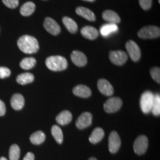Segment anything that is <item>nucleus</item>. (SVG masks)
<instances>
[{
    "mask_svg": "<svg viewBox=\"0 0 160 160\" xmlns=\"http://www.w3.org/2000/svg\"><path fill=\"white\" fill-rule=\"evenodd\" d=\"M20 155V149L19 147L14 144L11 146L9 151L10 160H18Z\"/></svg>",
    "mask_w": 160,
    "mask_h": 160,
    "instance_id": "obj_28",
    "label": "nucleus"
},
{
    "mask_svg": "<svg viewBox=\"0 0 160 160\" xmlns=\"http://www.w3.org/2000/svg\"><path fill=\"white\" fill-rule=\"evenodd\" d=\"M104 137V132L102 128H97L94 129L92 132L90 137L89 138V141L92 143H98L100 142Z\"/></svg>",
    "mask_w": 160,
    "mask_h": 160,
    "instance_id": "obj_21",
    "label": "nucleus"
},
{
    "mask_svg": "<svg viewBox=\"0 0 160 160\" xmlns=\"http://www.w3.org/2000/svg\"><path fill=\"white\" fill-rule=\"evenodd\" d=\"M34 79L33 75L29 72H26L17 76V82L21 85H26L34 81Z\"/></svg>",
    "mask_w": 160,
    "mask_h": 160,
    "instance_id": "obj_24",
    "label": "nucleus"
},
{
    "mask_svg": "<svg viewBox=\"0 0 160 160\" xmlns=\"http://www.w3.org/2000/svg\"><path fill=\"white\" fill-rule=\"evenodd\" d=\"M36 63V59L33 57L25 58L20 63V67L23 69L28 70L33 68Z\"/></svg>",
    "mask_w": 160,
    "mask_h": 160,
    "instance_id": "obj_26",
    "label": "nucleus"
},
{
    "mask_svg": "<svg viewBox=\"0 0 160 160\" xmlns=\"http://www.w3.org/2000/svg\"><path fill=\"white\" fill-rule=\"evenodd\" d=\"M23 160H34V155L32 152H28L24 157Z\"/></svg>",
    "mask_w": 160,
    "mask_h": 160,
    "instance_id": "obj_35",
    "label": "nucleus"
},
{
    "mask_svg": "<svg viewBox=\"0 0 160 160\" xmlns=\"http://www.w3.org/2000/svg\"><path fill=\"white\" fill-rule=\"evenodd\" d=\"M154 94L150 91H146L142 94L140 99V106L143 113L147 114L151 112Z\"/></svg>",
    "mask_w": 160,
    "mask_h": 160,
    "instance_id": "obj_3",
    "label": "nucleus"
},
{
    "mask_svg": "<svg viewBox=\"0 0 160 160\" xmlns=\"http://www.w3.org/2000/svg\"><path fill=\"white\" fill-rule=\"evenodd\" d=\"M150 74L152 79L157 82H160V69L158 67H154L150 70Z\"/></svg>",
    "mask_w": 160,
    "mask_h": 160,
    "instance_id": "obj_30",
    "label": "nucleus"
},
{
    "mask_svg": "<svg viewBox=\"0 0 160 160\" xmlns=\"http://www.w3.org/2000/svg\"><path fill=\"white\" fill-rule=\"evenodd\" d=\"M17 45L22 51L28 54L36 53L39 49L38 40L32 36L24 35L17 41Z\"/></svg>",
    "mask_w": 160,
    "mask_h": 160,
    "instance_id": "obj_1",
    "label": "nucleus"
},
{
    "mask_svg": "<svg viewBox=\"0 0 160 160\" xmlns=\"http://www.w3.org/2000/svg\"><path fill=\"white\" fill-rule=\"evenodd\" d=\"M122 100L119 97H112L104 104V109L107 113H111L118 111L122 106Z\"/></svg>",
    "mask_w": 160,
    "mask_h": 160,
    "instance_id": "obj_7",
    "label": "nucleus"
},
{
    "mask_svg": "<svg viewBox=\"0 0 160 160\" xmlns=\"http://www.w3.org/2000/svg\"><path fill=\"white\" fill-rule=\"evenodd\" d=\"M72 119V115L68 110H64L58 114L56 120L58 124L61 125H65L69 123Z\"/></svg>",
    "mask_w": 160,
    "mask_h": 160,
    "instance_id": "obj_19",
    "label": "nucleus"
},
{
    "mask_svg": "<svg viewBox=\"0 0 160 160\" xmlns=\"http://www.w3.org/2000/svg\"><path fill=\"white\" fill-rule=\"evenodd\" d=\"M45 134L40 131L34 132L30 138L31 142L34 145H39L43 143L45 141Z\"/></svg>",
    "mask_w": 160,
    "mask_h": 160,
    "instance_id": "obj_25",
    "label": "nucleus"
},
{
    "mask_svg": "<svg viewBox=\"0 0 160 160\" xmlns=\"http://www.w3.org/2000/svg\"><path fill=\"white\" fill-rule=\"evenodd\" d=\"M83 1H88V2H93L95 0H83Z\"/></svg>",
    "mask_w": 160,
    "mask_h": 160,
    "instance_id": "obj_38",
    "label": "nucleus"
},
{
    "mask_svg": "<svg viewBox=\"0 0 160 160\" xmlns=\"http://www.w3.org/2000/svg\"><path fill=\"white\" fill-rule=\"evenodd\" d=\"M46 67L53 71L65 70L68 67L67 60L61 56H51L46 59Z\"/></svg>",
    "mask_w": 160,
    "mask_h": 160,
    "instance_id": "obj_2",
    "label": "nucleus"
},
{
    "mask_svg": "<svg viewBox=\"0 0 160 160\" xmlns=\"http://www.w3.org/2000/svg\"><path fill=\"white\" fill-rule=\"evenodd\" d=\"M62 22L66 29L71 33H75L78 30V25L74 20L68 17H64L62 18Z\"/></svg>",
    "mask_w": 160,
    "mask_h": 160,
    "instance_id": "obj_23",
    "label": "nucleus"
},
{
    "mask_svg": "<svg viewBox=\"0 0 160 160\" xmlns=\"http://www.w3.org/2000/svg\"><path fill=\"white\" fill-rule=\"evenodd\" d=\"M81 34L86 39L94 40L98 36V32L95 28L87 26L81 29Z\"/></svg>",
    "mask_w": 160,
    "mask_h": 160,
    "instance_id": "obj_14",
    "label": "nucleus"
},
{
    "mask_svg": "<svg viewBox=\"0 0 160 160\" xmlns=\"http://www.w3.org/2000/svg\"><path fill=\"white\" fill-rule=\"evenodd\" d=\"M11 74L10 69L7 67H0V78H5L9 77Z\"/></svg>",
    "mask_w": 160,
    "mask_h": 160,
    "instance_id": "obj_33",
    "label": "nucleus"
},
{
    "mask_svg": "<svg viewBox=\"0 0 160 160\" xmlns=\"http://www.w3.org/2000/svg\"><path fill=\"white\" fill-rule=\"evenodd\" d=\"M88 160H97L96 158H94V157H92V158H90V159Z\"/></svg>",
    "mask_w": 160,
    "mask_h": 160,
    "instance_id": "obj_37",
    "label": "nucleus"
},
{
    "mask_svg": "<svg viewBox=\"0 0 160 160\" xmlns=\"http://www.w3.org/2000/svg\"><path fill=\"white\" fill-rule=\"evenodd\" d=\"M71 58L72 62L78 67H84L87 63V58L86 55L82 52L74 51L72 52L71 55Z\"/></svg>",
    "mask_w": 160,
    "mask_h": 160,
    "instance_id": "obj_13",
    "label": "nucleus"
},
{
    "mask_svg": "<svg viewBox=\"0 0 160 160\" xmlns=\"http://www.w3.org/2000/svg\"><path fill=\"white\" fill-rule=\"evenodd\" d=\"M73 93L77 96L82 98H87L92 95V91L87 86L78 85L74 88Z\"/></svg>",
    "mask_w": 160,
    "mask_h": 160,
    "instance_id": "obj_17",
    "label": "nucleus"
},
{
    "mask_svg": "<svg viewBox=\"0 0 160 160\" xmlns=\"http://www.w3.org/2000/svg\"><path fill=\"white\" fill-rule=\"evenodd\" d=\"M0 160H7V158H5V157H1L0 158Z\"/></svg>",
    "mask_w": 160,
    "mask_h": 160,
    "instance_id": "obj_36",
    "label": "nucleus"
},
{
    "mask_svg": "<svg viewBox=\"0 0 160 160\" xmlns=\"http://www.w3.org/2000/svg\"><path fill=\"white\" fill-rule=\"evenodd\" d=\"M109 59L112 63L116 65H122L128 59V55L122 51H112L109 53Z\"/></svg>",
    "mask_w": 160,
    "mask_h": 160,
    "instance_id": "obj_8",
    "label": "nucleus"
},
{
    "mask_svg": "<svg viewBox=\"0 0 160 160\" xmlns=\"http://www.w3.org/2000/svg\"><path fill=\"white\" fill-rule=\"evenodd\" d=\"M102 17L106 22L111 24H116L120 22V17L116 12L113 10H108L103 12Z\"/></svg>",
    "mask_w": 160,
    "mask_h": 160,
    "instance_id": "obj_15",
    "label": "nucleus"
},
{
    "mask_svg": "<svg viewBox=\"0 0 160 160\" xmlns=\"http://www.w3.org/2000/svg\"><path fill=\"white\" fill-rule=\"evenodd\" d=\"M158 2H159V3H160V0H158Z\"/></svg>",
    "mask_w": 160,
    "mask_h": 160,
    "instance_id": "obj_39",
    "label": "nucleus"
},
{
    "mask_svg": "<svg viewBox=\"0 0 160 160\" xmlns=\"http://www.w3.org/2000/svg\"><path fill=\"white\" fill-rule=\"evenodd\" d=\"M139 38L143 39H155L160 37V29L155 26H148L141 29L138 33Z\"/></svg>",
    "mask_w": 160,
    "mask_h": 160,
    "instance_id": "obj_4",
    "label": "nucleus"
},
{
    "mask_svg": "<svg viewBox=\"0 0 160 160\" xmlns=\"http://www.w3.org/2000/svg\"><path fill=\"white\" fill-rule=\"evenodd\" d=\"M2 2L6 7L12 9L16 8L19 4L18 0H2Z\"/></svg>",
    "mask_w": 160,
    "mask_h": 160,
    "instance_id": "obj_31",
    "label": "nucleus"
},
{
    "mask_svg": "<svg viewBox=\"0 0 160 160\" xmlns=\"http://www.w3.org/2000/svg\"><path fill=\"white\" fill-rule=\"evenodd\" d=\"M51 132L52 136L54 137L58 143H62L63 140V132L59 126L57 125H53L52 126Z\"/></svg>",
    "mask_w": 160,
    "mask_h": 160,
    "instance_id": "obj_27",
    "label": "nucleus"
},
{
    "mask_svg": "<svg viewBox=\"0 0 160 160\" xmlns=\"http://www.w3.org/2000/svg\"><path fill=\"white\" fill-rule=\"evenodd\" d=\"M12 108L16 110H19L23 108L24 105V98L20 94H15L12 96L11 100Z\"/></svg>",
    "mask_w": 160,
    "mask_h": 160,
    "instance_id": "obj_20",
    "label": "nucleus"
},
{
    "mask_svg": "<svg viewBox=\"0 0 160 160\" xmlns=\"http://www.w3.org/2000/svg\"><path fill=\"white\" fill-rule=\"evenodd\" d=\"M6 112V105L4 103L0 100V116H4Z\"/></svg>",
    "mask_w": 160,
    "mask_h": 160,
    "instance_id": "obj_34",
    "label": "nucleus"
},
{
    "mask_svg": "<svg viewBox=\"0 0 160 160\" xmlns=\"http://www.w3.org/2000/svg\"><path fill=\"white\" fill-rule=\"evenodd\" d=\"M121 140L120 137L116 132L113 131L110 134L109 138V151L112 153H116L120 148Z\"/></svg>",
    "mask_w": 160,
    "mask_h": 160,
    "instance_id": "obj_10",
    "label": "nucleus"
},
{
    "mask_svg": "<svg viewBox=\"0 0 160 160\" xmlns=\"http://www.w3.org/2000/svg\"><path fill=\"white\" fill-rule=\"evenodd\" d=\"M118 30V27L115 24H105L100 29V33L103 37H108L110 34L116 33Z\"/></svg>",
    "mask_w": 160,
    "mask_h": 160,
    "instance_id": "obj_18",
    "label": "nucleus"
},
{
    "mask_svg": "<svg viewBox=\"0 0 160 160\" xmlns=\"http://www.w3.org/2000/svg\"><path fill=\"white\" fill-rule=\"evenodd\" d=\"M97 87L98 90L104 96H110L113 95L114 92V89L112 84L108 80L105 79L98 80L97 82Z\"/></svg>",
    "mask_w": 160,
    "mask_h": 160,
    "instance_id": "obj_11",
    "label": "nucleus"
},
{
    "mask_svg": "<svg viewBox=\"0 0 160 160\" xmlns=\"http://www.w3.org/2000/svg\"><path fill=\"white\" fill-rule=\"evenodd\" d=\"M44 28L50 34L57 36L61 32V27L58 23L51 17H46L43 23Z\"/></svg>",
    "mask_w": 160,
    "mask_h": 160,
    "instance_id": "obj_9",
    "label": "nucleus"
},
{
    "mask_svg": "<svg viewBox=\"0 0 160 160\" xmlns=\"http://www.w3.org/2000/svg\"><path fill=\"white\" fill-rule=\"evenodd\" d=\"M151 112L155 116H160V96L158 94H154V98Z\"/></svg>",
    "mask_w": 160,
    "mask_h": 160,
    "instance_id": "obj_29",
    "label": "nucleus"
},
{
    "mask_svg": "<svg viewBox=\"0 0 160 160\" xmlns=\"http://www.w3.org/2000/svg\"><path fill=\"white\" fill-rule=\"evenodd\" d=\"M75 12L78 15L86 18L88 21L94 22L96 20V16L94 12L87 8L84 7H78L76 8Z\"/></svg>",
    "mask_w": 160,
    "mask_h": 160,
    "instance_id": "obj_16",
    "label": "nucleus"
},
{
    "mask_svg": "<svg viewBox=\"0 0 160 160\" xmlns=\"http://www.w3.org/2000/svg\"><path fill=\"white\" fill-rule=\"evenodd\" d=\"M126 49L132 60L137 62L141 58V50L137 43L133 40H129L126 43Z\"/></svg>",
    "mask_w": 160,
    "mask_h": 160,
    "instance_id": "obj_6",
    "label": "nucleus"
},
{
    "mask_svg": "<svg viewBox=\"0 0 160 160\" xmlns=\"http://www.w3.org/2000/svg\"><path fill=\"white\" fill-rule=\"evenodd\" d=\"M148 146V138L145 135H141L136 139L133 143V150L138 155L145 154Z\"/></svg>",
    "mask_w": 160,
    "mask_h": 160,
    "instance_id": "obj_5",
    "label": "nucleus"
},
{
    "mask_svg": "<svg viewBox=\"0 0 160 160\" xmlns=\"http://www.w3.org/2000/svg\"><path fill=\"white\" fill-rule=\"evenodd\" d=\"M92 114L88 112H84L80 115L76 122V126L80 129H83L90 126L92 123Z\"/></svg>",
    "mask_w": 160,
    "mask_h": 160,
    "instance_id": "obj_12",
    "label": "nucleus"
},
{
    "mask_svg": "<svg viewBox=\"0 0 160 160\" xmlns=\"http://www.w3.org/2000/svg\"><path fill=\"white\" fill-rule=\"evenodd\" d=\"M36 8V6L33 2L29 1L24 3L20 8V14L23 16H29L32 15Z\"/></svg>",
    "mask_w": 160,
    "mask_h": 160,
    "instance_id": "obj_22",
    "label": "nucleus"
},
{
    "mask_svg": "<svg viewBox=\"0 0 160 160\" xmlns=\"http://www.w3.org/2000/svg\"><path fill=\"white\" fill-rule=\"evenodd\" d=\"M139 2L143 10H148L152 6V0H139Z\"/></svg>",
    "mask_w": 160,
    "mask_h": 160,
    "instance_id": "obj_32",
    "label": "nucleus"
}]
</instances>
